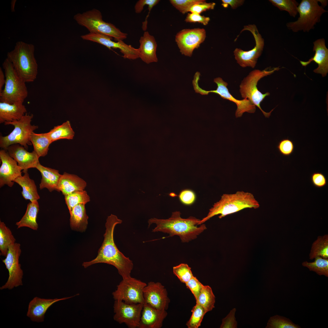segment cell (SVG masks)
I'll list each match as a JSON object with an SVG mask.
<instances>
[{
  "label": "cell",
  "instance_id": "cell-1",
  "mask_svg": "<svg viewBox=\"0 0 328 328\" xmlns=\"http://www.w3.org/2000/svg\"><path fill=\"white\" fill-rule=\"evenodd\" d=\"M122 222L115 215L111 214L108 217L105 225L106 229L104 235V240L98 250V255L92 260L84 262L82 265L84 268L98 263H106L114 266L122 279L131 277V272L133 267L132 261L119 251L114 239L115 227Z\"/></svg>",
  "mask_w": 328,
  "mask_h": 328
},
{
  "label": "cell",
  "instance_id": "cell-2",
  "mask_svg": "<svg viewBox=\"0 0 328 328\" xmlns=\"http://www.w3.org/2000/svg\"><path fill=\"white\" fill-rule=\"evenodd\" d=\"M200 220L190 216L187 218L181 217L180 212L172 213L170 217L167 219L151 218L148 221L149 227L152 224L156 226L153 232H161L168 234L169 237L177 235L183 242H188L195 239L198 236L207 229L206 225L202 224L197 227Z\"/></svg>",
  "mask_w": 328,
  "mask_h": 328
},
{
  "label": "cell",
  "instance_id": "cell-3",
  "mask_svg": "<svg viewBox=\"0 0 328 328\" xmlns=\"http://www.w3.org/2000/svg\"><path fill=\"white\" fill-rule=\"evenodd\" d=\"M259 204L254 195L248 192L238 191L233 194H224L220 200L215 203L207 216L200 220L198 225L203 224L211 217L220 215L221 219L245 208L256 209Z\"/></svg>",
  "mask_w": 328,
  "mask_h": 328
},
{
  "label": "cell",
  "instance_id": "cell-4",
  "mask_svg": "<svg viewBox=\"0 0 328 328\" xmlns=\"http://www.w3.org/2000/svg\"><path fill=\"white\" fill-rule=\"evenodd\" d=\"M34 51L33 45L19 41L16 43L14 50L7 54V58L26 83L34 81L38 74V64Z\"/></svg>",
  "mask_w": 328,
  "mask_h": 328
},
{
  "label": "cell",
  "instance_id": "cell-5",
  "mask_svg": "<svg viewBox=\"0 0 328 328\" xmlns=\"http://www.w3.org/2000/svg\"><path fill=\"white\" fill-rule=\"evenodd\" d=\"M5 81L4 89L0 92V101L9 104L23 103L28 96L25 82L20 77L12 63L6 58L2 64Z\"/></svg>",
  "mask_w": 328,
  "mask_h": 328
},
{
  "label": "cell",
  "instance_id": "cell-6",
  "mask_svg": "<svg viewBox=\"0 0 328 328\" xmlns=\"http://www.w3.org/2000/svg\"><path fill=\"white\" fill-rule=\"evenodd\" d=\"M74 18L79 25L87 28L90 33L109 36L117 41L122 40L127 37V34L121 32L113 24L103 21L101 12L97 9L78 13Z\"/></svg>",
  "mask_w": 328,
  "mask_h": 328
},
{
  "label": "cell",
  "instance_id": "cell-7",
  "mask_svg": "<svg viewBox=\"0 0 328 328\" xmlns=\"http://www.w3.org/2000/svg\"><path fill=\"white\" fill-rule=\"evenodd\" d=\"M319 0H302L299 5L298 12L299 16L296 21L288 22L286 26L294 32H309L320 21L322 14L327 12L318 3Z\"/></svg>",
  "mask_w": 328,
  "mask_h": 328
},
{
  "label": "cell",
  "instance_id": "cell-8",
  "mask_svg": "<svg viewBox=\"0 0 328 328\" xmlns=\"http://www.w3.org/2000/svg\"><path fill=\"white\" fill-rule=\"evenodd\" d=\"M33 117V114L26 113L19 120L5 122V125H12L14 128L8 135L0 136V147L6 150L10 145L18 144L27 149L28 145L32 144L30 141L32 133L38 128V126L31 124Z\"/></svg>",
  "mask_w": 328,
  "mask_h": 328
},
{
  "label": "cell",
  "instance_id": "cell-9",
  "mask_svg": "<svg viewBox=\"0 0 328 328\" xmlns=\"http://www.w3.org/2000/svg\"><path fill=\"white\" fill-rule=\"evenodd\" d=\"M268 69L262 70H255L251 71L241 81L240 85V92L242 98L249 100L259 108L265 117L268 118L274 109L269 112H266L261 109L260 104L266 96L270 95V93H262L258 90L257 84L261 79L272 74L280 68L275 67L269 70Z\"/></svg>",
  "mask_w": 328,
  "mask_h": 328
},
{
  "label": "cell",
  "instance_id": "cell-10",
  "mask_svg": "<svg viewBox=\"0 0 328 328\" xmlns=\"http://www.w3.org/2000/svg\"><path fill=\"white\" fill-rule=\"evenodd\" d=\"M146 285L131 276L123 279L113 292V298L115 300L122 301L127 304H145L143 290Z\"/></svg>",
  "mask_w": 328,
  "mask_h": 328
},
{
  "label": "cell",
  "instance_id": "cell-11",
  "mask_svg": "<svg viewBox=\"0 0 328 328\" xmlns=\"http://www.w3.org/2000/svg\"><path fill=\"white\" fill-rule=\"evenodd\" d=\"M21 253L19 243L15 242L9 247L5 258L2 260L9 272V278L5 284L0 287V289H11L22 285L23 272L19 260Z\"/></svg>",
  "mask_w": 328,
  "mask_h": 328
},
{
  "label": "cell",
  "instance_id": "cell-12",
  "mask_svg": "<svg viewBox=\"0 0 328 328\" xmlns=\"http://www.w3.org/2000/svg\"><path fill=\"white\" fill-rule=\"evenodd\" d=\"M244 30L250 31L254 37L255 42L254 47L250 50L244 51L236 48L234 51L235 58L237 63L241 67H247L254 68L258 58L261 55L264 46V40L255 25L244 26L241 32Z\"/></svg>",
  "mask_w": 328,
  "mask_h": 328
},
{
  "label": "cell",
  "instance_id": "cell-13",
  "mask_svg": "<svg viewBox=\"0 0 328 328\" xmlns=\"http://www.w3.org/2000/svg\"><path fill=\"white\" fill-rule=\"evenodd\" d=\"M144 304H129L122 301L115 300L114 320L120 324L125 323L129 328H138Z\"/></svg>",
  "mask_w": 328,
  "mask_h": 328
},
{
  "label": "cell",
  "instance_id": "cell-14",
  "mask_svg": "<svg viewBox=\"0 0 328 328\" xmlns=\"http://www.w3.org/2000/svg\"><path fill=\"white\" fill-rule=\"evenodd\" d=\"M214 82L217 85L216 90L206 91L201 89L199 86L195 89V92L202 95H207L209 93H215L219 95L222 98L228 100L234 103L237 105L235 112L236 118L240 117L245 112L254 113L256 111V106L247 99L239 100L234 98L230 93L227 88V83L220 77H218L214 79Z\"/></svg>",
  "mask_w": 328,
  "mask_h": 328
},
{
  "label": "cell",
  "instance_id": "cell-15",
  "mask_svg": "<svg viewBox=\"0 0 328 328\" xmlns=\"http://www.w3.org/2000/svg\"><path fill=\"white\" fill-rule=\"evenodd\" d=\"M206 36V32L203 28L184 29L177 33L175 39L182 54L191 56L194 50L200 47Z\"/></svg>",
  "mask_w": 328,
  "mask_h": 328
},
{
  "label": "cell",
  "instance_id": "cell-16",
  "mask_svg": "<svg viewBox=\"0 0 328 328\" xmlns=\"http://www.w3.org/2000/svg\"><path fill=\"white\" fill-rule=\"evenodd\" d=\"M145 303L155 309L166 310L168 308L170 300L165 287L159 282H150L143 290Z\"/></svg>",
  "mask_w": 328,
  "mask_h": 328
},
{
  "label": "cell",
  "instance_id": "cell-17",
  "mask_svg": "<svg viewBox=\"0 0 328 328\" xmlns=\"http://www.w3.org/2000/svg\"><path fill=\"white\" fill-rule=\"evenodd\" d=\"M81 38L84 39L96 42L103 45L109 48H118L123 54L125 59L135 60L139 58L138 49H136L131 45H128L122 40L117 42L113 41L112 38L103 34L89 33L82 35Z\"/></svg>",
  "mask_w": 328,
  "mask_h": 328
},
{
  "label": "cell",
  "instance_id": "cell-18",
  "mask_svg": "<svg viewBox=\"0 0 328 328\" xmlns=\"http://www.w3.org/2000/svg\"><path fill=\"white\" fill-rule=\"evenodd\" d=\"M0 159L2 162L0 167V187L5 185L12 187L14 181L22 176V170L5 150L0 151Z\"/></svg>",
  "mask_w": 328,
  "mask_h": 328
},
{
  "label": "cell",
  "instance_id": "cell-19",
  "mask_svg": "<svg viewBox=\"0 0 328 328\" xmlns=\"http://www.w3.org/2000/svg\"><path fill=\"white\" fill-rule=\"evenodd\" d=\"M6 151L17 162L18 166L23 170V172L28 171L30 168H36L39 163V157L34 150L32 152H29L19 144L10 145Z\"/></svg>",
  "mask_w": 328,
  "mask_h": 328
},
{
  "label": "cell",
  "instance_id": "cell-20",
  "mask_svg": "<svg viewBox=\"0 0 328 328\" xmlns=\"http://www.w3.org/2000/svg\"><path fill=\"white\" fill-rule=\"evenodd\" d=\"M78 295L60 299H45L36 297L29 303L27 316L32 321L43 322L46 311L53 304L59 301L73 298Z\"/></svg>",
  "mask_w": 328,
  "mask_h": 328
},
{
  "label": "cell",
  "instance_id": "cell-21",
  "mask_svg": "<svg viewBox=\"0 0 328 328\" xmlns=\"http://www.w3.org/2000/svg\"><path fill=\"white\" fill-rule=\"evenodd\" d=\"M313 50L315 52L314 56L307 61H300V63L302 66L305 67L312 61H314L318 65V67L314 72L320 73L324 77L328 72V49L323 38L316 40L313 42Z\"/></svg>",
  "mask_w": 328,
  "mask_h": 328
},
{
  "label": "cell",
  "instance_id": "cell-22",
  "mask_svg": "<svg viewBox=\"0 0 328 328\" xmlns=\"http://www.w3.org/2000/svg\"><path fill=\"white\" fill-rule=\"evenodd\" d=\"M167 315L166 310L156 309L149 304H144L138 328H160Z\"/></svg>",
  "mask_w": 328,
  "mask_h": 328
},
{
  "label": "cell",
  "instance_id": "cell-23",
  "mask_svg": "<svg viewBox=\"0 0 328 328\" xmlns=\"http://www.w3.org/2000/svg\"><path fill=\"white\" fill-rule=\"evenodd\" d=\"M139 43L140 46L138 48L139 58L147 64L157 62V44L154 37L149 32L145 31L140 37Z\"/></svg>",
  "mask_w": 328,
  "mask_h": 328
},
{
  "label": "cell",
  "instance_id": "cell-24",
  "mask_svg": "<svg viewBox=\"0 0 328 328\" xmlns=\"http://www.w3.org/2000/svg\"><path fill=\"white\" fill-rule=\"evenodd\" d=\"M86 182L77 176L64 172L58 183L57 191L65 196L77 191L84 190Z\"/></svg>",
  "mask_w": 328,
  "mask_h": 328
},
{
  "label": "cell",
  "instance_id": "cell-25",
  "mask_svg": "<svg viewBox=\"0 0 328 328\" xmlns=\"http://www.w3.org/2000/svg\"><path fill=\"white\" fill-rule=\"evenodd\" d=\"M23 103L16 102L9 104L0 102V123L19 120L26 113Z\"/></svg>",
  "mask_w": 328,
  "mask_h": 328
},
{
  "label": "cell",
  "instance_id": "cell-26",
  "mask_svg": "<svg viewBox=\"0 0 328 328\" xmlns=\"http://www.w3.org/2000/svg\"><path fill=\"white\" fill-rule=\"evenodd\" d=\"M36 168L40 173L42 179L39 185L40 190L47 189L50 192L57 190L59 180L61 176L58 170L43 166L39 163Z\"/></svg>",
  "mask_w": 328,
  "mask_h": 328
},
{
  "label": "cell",
  "instance_id": "cell-27",
  "mask_svg": "<svg viewBox=\"0 0 328 328\" xmlns=\"http://www.w3.org/2000/svg\"><path fill=\"white\" fill-rule=\"evenodd\" d=\"M24 175L18 177L14 181L22 188V195L26 200L30 202L38 201L40 198L36 185L34 181L30 179L28 171L23 172Z\"/></svg>",
  "mask_w": 328,
  "mask_h": 328
},
{
  "label": "cell",
  "instance_id": "cell-28",
  "mask_svg": "<svg viewBox=\"0 0 328 328\" xmlns=\"http://www.w3.org/2000/svg\"><path fill=\"white\" fill-rule=\"evenodd\" d=\"M85 205L79 204L76 205L69 212L70 225L72 229L83 232L86 229L88 217L86 213Z\"/></svg>",
  "mask_w": 328,
  "mask_h": 328
},
{
  "label": "cell",
  "instance_id": "cell-29",
  "mask_svg": "<svg viewBox=\"0 0 328 328\" xmlns=\"http://www.w3.org/2000/svg\"><path fill=\"white\" fill-rule=\"evenodd\" d=\"M39 210V206L38 201L29 202L27 204L24 215L15 224L17 228L26 227L34 230H37L38 225L36 219Z\"/></svg>",
  "mask_w": 328,
  "mask_h": 328
},
{
  "label": "cell",
  "instance_id": "cell-30",
  "mask_svg": "<svg viewBox=\"0 0 328 328\" xmlns=\"http://www.w3.org/2000/svg\"><path fill=\"white\" fill-rule=\"evenodd\" d=\"M30 141L33 150L39 157L47 155L49 147L52 143L47 133L37 134L33 132L30 135Z\"/></svg>",
  "mask_w": 328,
  "mask_h": 328
},
{
  "label": "cell",
  "instance_id": "cell-31",
  "mask_svg": "<svg viewBox=\"0 0 328 328\" xmlns=\"http://www.w3.org/2000/svg\"><path fill=\"white\" fill-rule=\"evenodd\" d=\"M47 133L52 142L60 139H72L75 135L69 121L54 126Z\"/></svg>",
  "mask_w": 328,
  "mask_h": 328
},
{
  "label": "cell",
  "instance_id": "cell-32",
  "mask_svg": "<svg viewBox=\"0 0 328 328\" xmlns=\"http://www.w3.org/2000/svg\"><path fill=\"white\" fill-rule=\"evenodd\" d=\"M311 260L317 257L328 258V234L319 236L312 243L309 255Z\"/></svg>",
  "mask_w": 328,
  "mask_h": 328
},
{
  "label": "cell",
  "instance_id": "cell-33",
  "mask_svg": "<svg viewBox=\"0 0 328 328\" xmlns=\"http://www.w3.org/2000/svg\"><path fill=\"white\" fill-rule=\"evenodd\" d=\"M16 240L10 229L3 222L0 221V255L6 257L9 247L15 243Z\"/></svg>",
  "mask_w": 328,
  "mask_h": 328
},
{
  "label": "cell",
  "instance_id": "cell-34",
  "mask_svg": "<svg viewBox=\"0 0 328 328\" xmlns=\"http://www.w3.org/2000/svg\"><path fill=\"white\" fill-rule=\"evenodd\" d=\"M196 301L207 313L212 310L215 307V297L211 288L209 285H204Z\"/></svg>",
  "mask_w": 328,
  "mask_h": 328
},
{
  "label": "cell",
  "instance_id": "cell-35",
  "mask_svg": "<svg viewBox=\"0 0 328 328\" xmlns=\"http://www.w3.org/2000/svg\"><path fill=\"white\" fill-rule=\"evenodd\" d=\"M313 262L307 261L302 263V266L308 268L309 271L315 272L319 275L328 277V258L317 257Z\"/></svg>",
  "mask_w": 328,
  "mask_h": 328
},
{
  "label": "cell",
  "instance_id": "cell-36",
  "mask_svg": "<svg viewBox=\"0 0 328 328\" xmlns=\"http://www.w3.org/2000/svg\"><path fill=\"white\" fill-rule=\"evenodd\" d=\"M64 196L69 212L76 205L79 204L85 205L90 201V197L84 190L75 191Z\"/></svg>",
  "mask_w": 328,
  "mask_h": 328
},
{
  "label": "cell",
  "instance_id": "cell-37",
  "mask_svg": "<svg viewBox=\"0 0 328 328\" xmlns=\"http://www.w3.org/2000/svg\"><path fill=\"white\" fill-rule=\"evenodd\" d=\"M265 328H300L301 327L286 317L275 315L270 318Z\"/></svg>",
  "mask_w": 328,
  "mask_h": 328
},
{
  "label": "cell",
  "instance_id": "cell-38",
  "mask_svg": "<svg viewBox=\"0 0 328 328\" xmlns=\"http://www.w3.org/2000/svg\"><path fill=\"white\" fill-rule=\"evenodd\" d=\"M269 1L280 11L288 12L290 16L295 17L298 12L299 3L295 0H269Z\"/></svg>",
  "mask_w": 328,
  "mask_h": 328
},
{
  "label": "cell",
  "instance_id": "cell-39",
  "mask_svg": "<svg viewBox=\"0 0 328 328\" xmlns=\"http://www.w3.org/2000/svg\"><path fill=\"white\" fill-rule=\"evenodd\" d=\"M191 312L192 315L186 325L188 328H198L200 326L207 312L203 308L197 303L193 307Z\"/></svg>",
  "mask_w": 328,
  "mask_h": 328
},
{
  "label": "cell",
  "instance_id": "cell-40",
  "mask_svg": "<svg viewBox=\"0 0 328 328\" xmlns=\"http://www.w3.org/2000/svg\"><path fill=\"white\" fill-rule=\"evenodd\" d=\"M173 272L181 282L185 284L194 276L191 268L186 264L181 263L173 267Z\"/></svg>",
  "mask_w": 328,
  "mask_h": 328
},
{
  "label": "cell",
  "instance_id": "cell-41",
  "mask_svg": "<svg viewBox=\"0 0 328 328\" xmlns=\"http://www.w3.org/2000/svg\"><path fill=\"white\" fill-rule=\"evenodd\" d=\"M203 0H170L171 4L183 14L188 12L190 8L194 4Z\"/></svg>",
  "mask_w": 328,
  "mask_h": 328
},
{
  "label": "cell",
  "instance_id": "cell-42",
  "mask_svg": "<svg viewBox=\"0 0 328 328\" xmlns=\"http://www.w3.org/2000/svg\"><path fill=\"white\" fill-rule=\"evenodd\" d=\"M279 152L282 155L288 156L293 152L294 146L293 142L288 138L281 140L277 146Z\"/></svg>",
  "mask_w": 328,
  "mask_h": 328
},
{
  "label": "cell",
  "instance_id": "cell-43",
  "mask_svg": "<svg viewBox=\"0 0 328 328\" xmlns=\"http://www.w3.org/2000/svg\"><path fill=\"white\" fill-rule=\"evenodd\" d=\"M185 284L187 288L191 291L196 300L202 289L204 285L194 276H193Z\"/></svg>",
  "mask_w": 328,
  "mask_h": 328
},
{
  "label": "cell",
  "instance_id": "cell-44",
  "mask_svg": "<svg viewBox=\"0 0 328 328\" xmlns=\"http://www.w3.org/2000/svg\"><path fill=\"white\" fill-rule=\"evenodd\" d=\"M215 5V3H207L205 0H203L202 1L193 5L189 9L188 12L200 14L207 10L214 9Z\"/></svg>",
  "mask_w": 328,
  "mask_h": 328
},
{
  "label": "cell",
  "instance_id": "cell-45",
  "mask_svg": "<svg viewBox=\"0 0 328 328\" xmlns=\"http://www.w3.org/2000/svg\"><path fill=\"white\" fill-rule=\"evenodd\" d=\"M236 311L235 308L231 310L227 315L222 320V323L220 328H237V323L235 317Z\"/></svg>",
  "mask_w": 328,
  "mask_h": 328
},
{
  "label": "cell",
  "instance_id": "cell-46",
  "mask_svg": "<svg viewBox=\"0 0 328 328\" xmlns=\"http://www.w3.org/2000/svg\"><path fill=\"white\" fill-rule=\"evenodd\" d=\"M179 197L181 202L186 205H190L193 203L196 198L194 192L189 190H185L181 191Z\"/></svg>",
  "mask_w": 328,
  "mask_h": 328
},
{
  "label": "cell",
  "instance_id": "cell-47",
  "mask_svg": "<svg viewBox=\"0 0 328 328\" xmlns=\"http://www.w3.org/2000/svg\"><path fill=\"white\" fill-rule=\"evenodd\" d=\"M185 21L189 22H197L206 26L208 24L210 21V18L209 17L201 15L200 14L191 13L188 14Z\"/></svg>",
  "mask_w": 328,
  "mask_h": 328
},
{
  "label": "cell",
  "instance_id": "cell-48",
  "mask_svg": "<svg viewBox=\"0 0 328 328\" xmlns=\"http://www.w3.org/2000/svg\"><path fill=\"white\" fill-rule=\"evenodd\" d=\"M311 180L313 185L318 188L324 186L326 184V179L325 176L322 173L315 172L311 176Z\"/></svg>",
  "mask_w": 328,
  "mask_h": 328
},
{
  "label": "cell",
  "instance_id": "cell-49",
  "mask_svg": "<svg viewBox=\"0 0 328 328\" xmlns=\"http://www.w3.org/2000/svg\"><path fill=\"white\" fill-rule=\"evenodd\" d=\"M221 1V5L224 8H227L229 5L233 9L242 5L244 2V0H222Z\"/></svg>",
  "mask_w": 328,
  "mask_h": 328
},
{
  "label": "cell",
  "instance_id": "cell-50",
  "mask_svg": "<svg viewBox=\"0 0 328 328\" xmlns=\"http://www.w3.org/2000/svg\"><path fill=\"white\" fill-rule=\"evenodd\" d=\"M155 0H140L138 1L135 6L136 13H139L143 9L144 7L146 5H149L153 3Z\"/></svg>",
  "mask_w": 328,
  "mask_h": 328
},
{
  "label": "cell",
  "instance_id": "cell-51",
  "mask_svg": "<svg viewBox=\"0 0 328 328\" xmlns=\"http://www.w3.org/2000/svg\"><path fill=\"white\" fill-rule=\"evenodd\" d=\"M5 75L1 67H0V92L2 90L3 86L5 84Z\"/></svg>",
  "mask_w": 328,
  "mask_h": 328
},
{
  "label": "cell",
  "instance_id": "cell-52",
  "mask_svg": "<svg viewBox=\"0 0 328 328\" xmlns=\"http://www.w3.org/2000/svg\"><path fill=\"white\" fill-rule=\"evenodd\" d=\"M319 2H320L321 4V6L323 8L327 5L328 2L327 1L319 0Z\"/></svg>",
  "mask_w": 328,
  "mask_h": 328
},
{
  "label": "cell",
  "instance_id": "cell-53",
  "mask_svg": "<svg viewBox=\"0 0 328 328\" xmlns=\"http://www.w3.org/2000/svg\"><path fill=\"white\" fill-rule=\"evenodd\" d=\"M16 0H12L11 3V8L12 12L14 11V7Z\"/></svg>",
  "mask_w": 328,
  "mask_h": 328
}]
</instances>
